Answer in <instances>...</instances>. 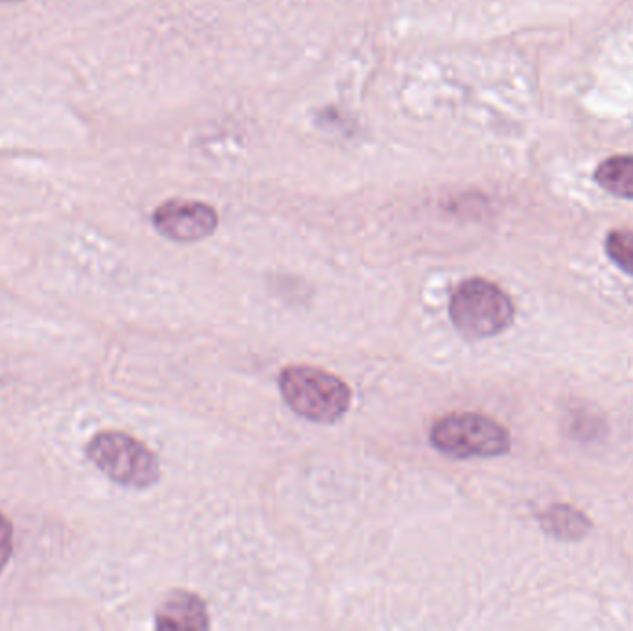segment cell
Returning a JSON list of instances; mask_svg holds the SVG:
<instances>
[{
    "mask_svg": "<svg viewBox=\"0 0 633 631\" xmlns=\"http://www.w3.org/2000/svg\"><path fill=\"white\" fill-rule=\"evenodd\" d=\"M93 466L122 488L149 489L160 480V461L147 445L122 431H100L86 447Z\"/></svg>",
    "mask_w": 633,
    "mask_h": 631,
    "instance_id": "7a4b0ae2",
    "label": "cell"
},
{
    "mask_svg": "<svg viewBox=\"0 0 633 631\" xmlns=\"http://www.w3.org/2000/svg\"><path fill=\"white\" fill-rule=\"evenodd\" d=\"M13 552V526L2 511H0V573L4 570Z\"/></svg>",
    "mask_w": 633,
    "mask_h": 631,
    "instance_id": "30bf717a",
    "label": "cell"
},
{
    "mask_svg": "<svg viewBox=\"0 0 633 631\" xmlns=\"http://www.w3.org/2000/svg\"><path fill=\"white\" fill-rule=\"evenodd\" d=\"M433 447L450 458H495L512 448V437L496 420L479 414L444 415L430 431Z\"/></svg>",
    "mask_w": 633,
    "mask_h": 631,
    "instance_id": "277c9868",
    "label": "cell"
},
{
    "mask_svg": "<svg viewBox=\"0 0 633 631\" xmlns=\"http://www.w3.org/2000/svg\"><path fill=\"white\" fill-rule=\"evenodd\" d=\"M594 180L611 195L633 201V154H619L600 163Z\"/></svg>",
    "mask_w": 633,
    "mask_h": 631,
    "instance_id": "52a82bcc",
    "label": "cell"
},
{
    "mask_svg": "<svg viewBox=\"0 0 633 631\" xmlns=\"http://www.w3.org/2000/svg\"><path fill=\"white\" fill-rule=\"evenodd\" d=\"M543 528L558 539H580L589 532V521L582 511L569 505H554L543 515Z\"/></svg>",
    "mask_w": 633,
    "mask_h": 631,
    "instance_id": "ba28073f",
    "label": "cell"
},
{
    "mask_svg": "<svg viewBox=\"0 0 633 631\" xmlns=\"http://www.w3.org/2000/svg\"><path fill=\"white\" fill-rule=\"evenodd\" d=\"M605 253L624 272L633 276V232L613 229L605 239Z\"/></svg>",
    "mask_w": 633,
    "mask_h": 631,
    "instance_id": "9c48e42d",
    "label": "cell"
},
{
    "mask_svg": "<svg viewBox=\"0 0 633 631\" xmlns=\"http://www.w3.org/2000/svg\"><path fill=\"white\" fill-rule=\"evenodd\" d=\"M18 2H23V0H0V4H18Z\"/></svg>",
    "mask_w": 633,
    "mask_h": 631,
    "instance_id": "8fae6325",
    "label": "cell"
},
{
    "mask_svg": "<svg viewBox=\"0 0 633 631\" xmlns=\"http://www.w3.org/2000/svg\"><path fill=\"white\" fill-rule=\"evenodd\" d=\"M152 224L171 242L195 243L214 234L219 215L206 202L173 199L155 207Z\"/></svg>",
    "mask_w": 633,
    "mask_h": 631,
    "instance_id": "5b68a950",
    "label": "cell"
},
{
    "mask_svg": "<svg viewBox=\"0 0 633 631\" xmlns=\"http://www.w3.org/2000/svg\"><path fill=\"white\" fill-rule=\"evenodd\" d=\"M280 393L294 414L319 425H332L351 408V387L323 368L308 365L283 368Z\"/></svg>",
    "mask_w": 633,
    "mask_h": 631,
    "instance_id": "6da1fadb",
    "label": "cell"
},
{
    "mask_svg": "<svg viewBox=\"0 0 633 631\" xmlns=\"http://www.w3.org/2000/svg\"><path fill=\"white\" fill-rule=\"evenodd\" d=\"M450 319L465 338H493L513 322L515 308L501 287L484 278L458 286L449 306Z\"/></svg>",
    "mask_w": 633,
    "mask_h": 631,
    "instance_id": "3957f363",
    "label": "cell"
},
{
    "mask_svg": "<svg viewBox=\"0 0 633 631\" xmlns=\"http://www.w3.org/2000/svg\"><path fill=\"white\" fill-rule=\"evenodd\" d=\"M158 630L202 631L210 628L206 606L201 598L185 591H174L163 600L155 613Z\"/></svg>",
    "mask_w": 633,
    "mask_h": 631,
    "instance_id": "8992f818",
    "label": "cell"
}]
</instances>
